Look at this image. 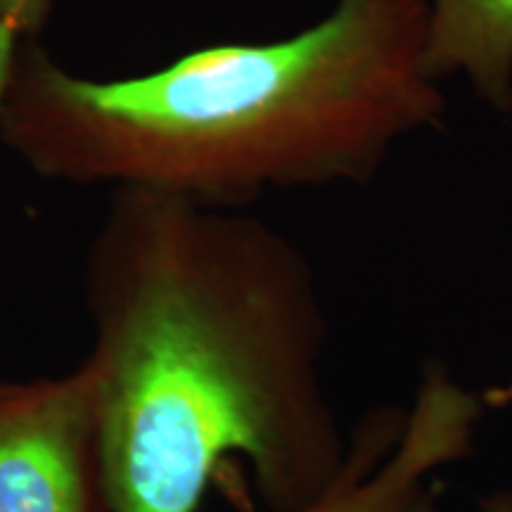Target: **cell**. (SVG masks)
I'll use <instances>...</instances> for the list:
<instances>
[{
    "label": "cell",
    "instance_id": "7",
    "mask_svg": "<svg viewBox=\"0 0 512 512\" xmlns=\"http://www.w3.org/2000/svg\"><path fill=\"white\" fill-rule=\"evenodd\" d=\"M22 34L12 27L10 22H5V19H0V98H3V91H5V83H8V76H10V67H12V60H15V53H17V46L19 41H22Z\"/></svg>",
    "mask_w": 512,
    "mask_h": 512
},
{
    "label": "cell",
    "instance_id": "8",
    "mask_svg": "<svg viewBox=\"0 0 512 512\" xmlns=\"http://www.w3.org/2000/svg\"><path fill=\"white\" fill-rule=\"evenodd\" d=\"M484 510L486 512H512V496L510 494L489 496L484 501ZM403 512H441V510L437 508V503H434L430 491H425L418 501H413Z\"/></svg>",
    "mask_w": 512,
    "mask_h": 512
},
{
    "label": "cell",
    "instance_id": "3",
    "mask_svg": "<svg viewBox=\"0 0 512 512\" xmlns=\"http://www.w3.org/2000/svg\"><path fill=\"white\" fill-rule=\"evenodd\" d=\"M0 512H117L83 363L0 380Z\"/></svg>",
    "mask_w": 512,
    "mask_h": 512
},
{
    "label": "cell",
    "instance_id": "1",
    "mask_svg": "<svg viewBox=\"0 0 512 512\" xmlns=\"http://www.w3.org/2000/svg\"><path fill=\"white\" fill-rule=\"evenodd\" d=\"M83 358L117 512H197L228 460L268 512H304L351 437L325 384L328 318L266 221L117 188L88 247Z\"/></svg>",
    "mask_w": 512,
    "mask_h": 512
},
{
    "label": "cell",
    "instance_id": "6",
    "mask_svg": "<svg viewBox=\"0 0 512 512\" xmlns=\"http://www.w3.org/2000/svg\"><path fill=\"white\" fill-rule=\"evenodd\" d=\"M53 0H0V19L10 22L24 38L38 36Z\"/></svg>",
    "mask_w": 512,
    "mask_h": 512
},
{
    "label": "cell",
    "instance_id": "5",
    "mask_svg": "<svg viewBox=\"0 0 512 512\" xmlns=\"http://www.w3.org/2000/svg\"><path fill=\"white\" fill-rule=\"evenodd\" d=\"M427 69L465 74L496 112L512 114V0H430Z\"/></svg>",
    "mask_w": 512,
    "mask_h": 512
},
{
    "label": "cell",
    "instance_id": "2",
    "mask_svg": "<svg viewBox=\"0 0 512 512\" xmlns=\"http://www.w3.org/2000/svg\"><path fill=\"white\" fill-rule=\"evenodd\" d=\"M430 0H337L271 43L192 50L157 72L95 81L22 38L0 140L38 176L242 209L268 188L366 183L408 133L441 126L425 62Z\"/></svg>",
    "mask_w": 512,
    "mask_h": 512
},
{
    "label": "cell",
    "instance_id": "4",
    "mask_svg": "<svg viewBox=\"0 0 512 512\" xmlns=\"http://www.w3.org/2000/svg\"><path fill=\"white\" fill-rule=\"evenodd\" d=\"M486 413L482 396L432 361L408 408H377L351 434L349 456L304 512H403L446 467L467 458Z\"/></svg>",
    "mask_w": 512,
    "mask_h": 512
}]
</instances>
